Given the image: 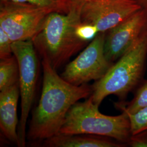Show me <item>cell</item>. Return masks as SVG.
I'll return each mask as SVG.
<instances>
[{
    "label": "cell",
    "instance_id": "2",
    "mask_svg": "<svg viewBox=\"0 0 147 147\" xmlns=\"http://www.w3.org/2000/svg\"><path fill=\"white\" fill-rule=\"evenodd\" d=\"M82 3L71 1L67 13L53 11L48 14L32 38L38 55L56 70L89 43L79 39L75 32L81 22Z\"/></svg>",
    "mask_w": 147,
    "mask_h": 147
},
{
    "label": "cell",
    "instance_id": "6",
    "mask_svg": "<svg viewBox=\"0 0 147 147\" xmlns=\"http://www.w3.org/2000/svg\"><path fill=\"white\" fill-rule=\"evenodd\" d=\"M106 32H99L84 50L68 63L61 76L71 84L80 86L103 78L114 63L104 51Z\"/></svg>",
    "mask_w": 147,
    "mask_h": 147
},
{
    "label": "cell",
    "instance_id": "5",
    "mask_svg": "<svg viewBox=\"0 0 147 147\" xmlns=\"http://www.w3.org/2000/svg\"><path fill=\"white\" fill-rule=\"evenodd\" d=\"M12 50L19 67L21 115L18 133L19 147H24L26 145L27 119L33 103L37 86L39 73L38 55L31 39L12 42Z\"/></svg>",
    "mask_w": 147,
    "mask_h": 147
},
{
    "label": "cell",
    "instance_id": "3",
    "mask_svg": "<svg viewBox=\"0 0 147 147\" xmlns=\"http://www.w3.org/2000/svg\"><path fill=\"white\" fill-rule=\"evenodd\" d=\"M147 61V32L124 53L107 73L92 86L90 95L99 107L110 95L125 99L144 80Z\"/></svg>",
    "mask_w": 147,
    "mask_h": 147
},
{
    "label": "cell",
    "instance_id": "7",
    "mask_svg": "<svg viewBox=\"0 0 147 147\" xmlns=\"http://www.w3.org/2000/svg\"><path fill=\"white\" fill-rule=\"evenodd\" d=\"M53 9L36 5L0 3V27L11 40L32 39Z\"/></svg>",
    "mask_w": 147,
    "mask_h": 147
},
{
    "label": "cell",
    "instance_id": "19",
    "mask_svg": "<svg viewBox=\"0 0 147 147\" xmlns=\"http://www.w3.org/2000/svg\"><path fill=\"white\" fill-rule=\"evenodd\" d=\"M141 6L142 9L147 10V0H132Z\"/></svg>",
    "mask_w": 147,
    "mask_h": 147
},
{
    "label": "cell",
    "instance_id": "15",
    "mask_svg": "<svg viewBox=\"0 0 147 147\" xmlns=\"http://www.w3.org/2000/svg\"><path fill=\"white\" fill-rule=\"evenodd\" d=\"M132 135L147 130V106L134 114H129Z\"/></svg>",
    "mask_w": 147,
    "mask_h": 147
},
{
    "label": "cell",
    "instance_id": "18",
    "mask_svg": "<svg viewBox=\"0 0 147 147\" xmlns=\"http://www.w3.org/2000/svg\"><path fill=\"white\" fill-rule=\"evenodd\" d=\"M127 145L131 147H147V130L132 135Z\"/></svg>",
    "mask_w": 147,
    "mask_h": 147
},
{
    "label": "cell",
    "instance_id": "11",
    "mask_svg": "<svg viewBox=\"0 0 147 147\" xmlns=\"http://www.w3.org/2000/svg\"><path fill=\"white\" fill-rule=\"evenodd\" d=\"M110 137L88 134L57 135L45 140L44 147H122L126 144Z\"/></svg>",
    "mask_w": 147,
    "mask_h": 147
},
{
    "label": "cell",
    "instance_id": "13",
    "mask_svg": "<svg viewBox=\"0 0 147 147\" xmlns=\"http://www.w3.org/2000/svg\"><path fill=\"white\" fill-rule=\"evenodd\" d=\"M116 106L127 114H134L147 106V80H143L136 89L134 98L130 102H119Z\"/></svg>",
    "mask_w": 147,
    "mask_h": 147
},
{
    "label": "cell",
    "instance_id": "20",
    "mask_svg": "<svg viewBox=\"0 0 147 147\" xmlns=\"http://www.w3.org/2000/svg\"><path fill=\"white\" fill-rule=\"evenodd\" d=\"M70 1H76V2H84L93 1V0H70Z\"/></svg>",
    "mask_w": 147,
    "mask_h": 147
},
{
    "label": "cell",
    "instance_id": "16",
    "mask_svg": "<svg viewBox=\"0 0 147 147\" xmlns=\"http://www.w3.org/2000/svg\"><path fill=\"white\" fill-rule=\"evenodd\" d=\"M75 32L79 39L87 42H90L99 33L95 26L82 22L78 24Z\"/></svg>",
    "mask_w": 147,
    "mask_h": 147
},
{
    "label": "cell",
    "instance_id": "14",
    "mask_svg": "<svg viewBox=\"0 0 147 147\" xmlns=\"http://www.w3.org/2000/svg\"><path fill=\"white\" fill-rule=\"evenodd\" d=\"M70 0H0V3H16L48 8L54 11L67 13L71 5Z\"/></svg>",
    "mask_w": 147,
    "mask_h": 147
},
{
    "label": "cell",
    "instance_id": "8",
    "mask_svg": "<svg viewBox=\"0 0 147 147\" xmlns=\"http://www.w3.org/2000/svg\"><path fill=\"white\" fill-rule=\"evenodd\" d=\"M141 9L132 0H93L83 2L81 20L107 32Z\"/></svg>",
    "mask_w": 147,
    "mask_h": 147
},
{
    "label": "cell",
    "instance_id": "10",
    "mask_svg": "<svg viewBox=\"0 0 147 147\" xmlns=\"http://www.w3.org/2000/svg\"><path fill=\"white\" fill-rule=\"evenodd\" d=\"M20 97L19 82L0 92V128L10 142L19 147L17 109Z\"/></svg>",
    "mask_w": 147,
    "mask_h": 147
},
{
    "label": "cell",
    "instance_id": "17",
    "mask_svg": "<svg viewBox=\"0 0 147 147\" xmlns=\"http://www.w3.org/2000/svg\"><path fill=\"white\" fill-rule=\"evenodd\" d=\"M12 42L8 34L0 27V59L9 58L13 55Z\"/></svg>",
    "mask_w": 147,
    "mask_h": 147
},
{
    "label": "cell",
    "instance_id": "12",
    "mask_svg": "<svg viewBox=\"0 0 147 147\" xmlns=\"http://www.w3.org/2000/svg\"><path fill=\"white\" fill-rule=\"evenodd\" d=\"M19 81V67L16 56L1 59L0 91L3 90Z\"/></svg>",
    "mask_w": 147,
    "mask_h": 147
},
{
    "label": "cell",
    "instance_id": "4",
    "mask_svg": "<svg viewBox=\"0 0 147 147\" xmlns=\"http://www.w3.org/2000/svg\"><path fill=\"white\" fill-rule=\"evenodd\" d=\"M59 134L107 137L126 145L132 136L130 121L126 113L122 112L116 116L104 115L90 96L84 102L78 101L72 106Z\"/></svg>",
    "mask_w": 147,
    "mask_h": 147
},
{
    "label": "cell",
    "instance_id": "9",
    "mask_svg": "<svg viewBox=\"0 0 147 147\" xmlns=\"http://www.w3.org/2000/svg\"><path fill=\"white\" fill-rule=\"evenodd\" d=\"M147 32V10L142 8L106 33V57L115 63Z\"/></svg>",
    "mask_w": 147,
    "mask_h": 147
},
{
    "label": "cell",
    "instance_id": "1",
    "mask_svg": "<svg viewBox=\"0 0 147 147\" xmlns=\"http://www.w3.org/2000/svg\"><path fill=\"white\" fill-rule=\"evenodd\" d=\"M42 93L33 111L27 139L45 140L59 134L69 110L79 100L89 97L92 86L71 84L58 75L47 61L42 59Z\"/></svg>",
    "mask_w": 147,
    "mask_h": 147
}]
</instances>
